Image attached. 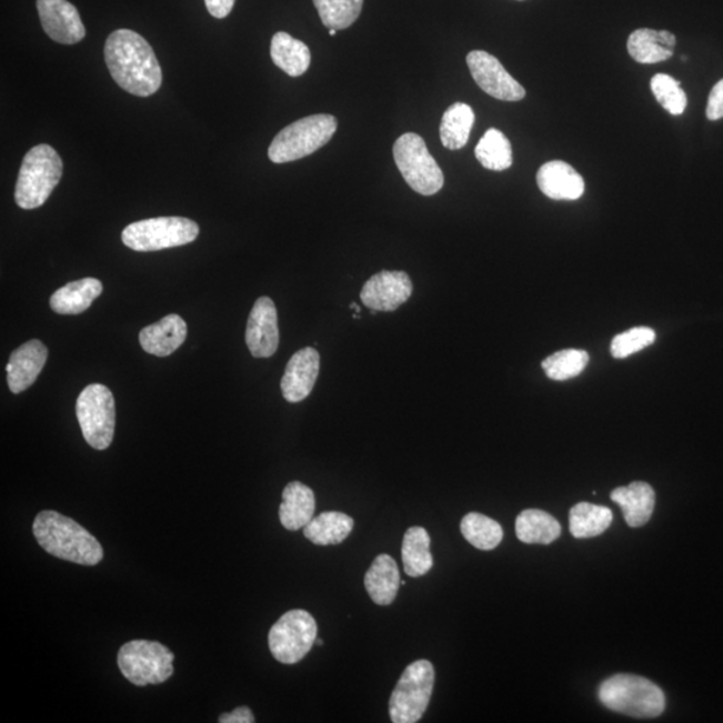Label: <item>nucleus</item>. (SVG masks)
<instances>
[{
  "label": "nucleus",
  "instance_id": "nucleus-31",
  "mask_svg": "<svg viewBox=\"0 0 723 723\" xmlns=\"http://www.w3.org/2000/svg\"><path fill=\"white\" fill-rule=\"evenodd\" d=\"M461 533L474 549L492 551L503 542V528L496 520L481 513H468L461 520Z\"/></svg>",
  "mask_w": 723,
  "mask_h": 723
},
{
  "label": "nucleus",
  "instance_id": "nucleus-17",
  "mask_svg": "<svg viewBox=\"0 0 723 723\" xmlns=\"http://www.w3.org/2000/svg\"><path fill=\"white\" fill-rule=\"evenodd\" d=\"M49 350L41 341L32 340L22 344L11 354L8 366V383L12 393L19 394L37 381L48 361Z\"/></svg>",
  "mask_w": 723,
  "mask_h": 723
},
{
  "label": "nucleus",
  "instance_id": "nucleus-42",
  "mask_svg": "<svg viewBox=\"0 0 723 723\" xmlns=\"http://www.w3.org/2000/svg\"><path fill=\"white\" fill-rule=\"evenodd\" d=\"M401 585H406V582H405V581H401Z\"/></svg>",
  "mask_w": 723,
  "mask_h": 723
},
{
  "label": "nucleus",
  "instance_id": "nucleus-29",
  "mask_svg": "<svg viewBox=\"0 0 723 723\" xmlns=\"http://www.w3.org/2000/svg\"><path fill=\"white\" fill-rule=\"evenodd\" d=\"M474 123L473 109L466 103L455 102L442 116L440 137L442 145L451 151L464 148Z\"/></svg>",
  "mask_w": 723,
  "mask_h": 723
},
{
  "label": "nucleus",
  "instance_id": "nucleus-16",
  "mask_svg": "<svg viewBox=\"0 0 723 723\" xmlns=\"http://www.w3.org/2000/svg\"><path fill=\"white\" fill-rule=\"evenodd\" d=\"M321 368V357L315 349L305 348L291 357L282 378V393L285 401L302 402L311 394Z\"/></svg>",
  "mask_w": 723,
  "mask_h": 723
},
{
  "label": "nucleus",
  "instance_id": "nucleus-14",
  "mask_svg": "<svg viewBox=\"0 0 723 723\" xmlns=\"http://www.w3.org/2000/svg\"><path fill=\"white\" fill-rule=\"evenodd\" d=\"M37 8L42 28L53 41L76 44L87 36L80 12L68 0H37Z\"/></svg>",
  "mask_w": 723,
  "mask_h": 723
},
{
  "label": "nucleus",
  "instance_id": "nucleus-10",
  "mask_svg": "<svg viewBox=\"0 0 723 723\" xmlns=\"http://www.w3.org/2000/svg\"><path fill=\"white\" fill-rule=\"evenodd\" d=\"M77 419L84 440L97 451L112 445L116 428V403L112 392L100 383L89 384L77 400Z\"/></svg>",
  "mask_w": 723,
  "mask_h": 723
},
{
  "label": "nucleus",
  "instance_id": "nucleus-35",
  "mask_svg": "<svg viewBox=\"0 0 723 723\" xmlns=\"http://www.w3.org/2000/svg\"><path fill=\"white\" fill-rule=\"evenodd\" d=\"M651 90L657 102L670 114L681 116L687 108V96L681 88L680 81L667 74H656L651 80Z\"/></svg>",
  "mask_w": 723,
  "mask_h": 723
},
{
  "label": "nucleus",
  "instance_id": "nucleus-19",
  "mask_svg": "<svg viewBox=\"0 0 723 723\" xmlns=\"http://www.w3.org/2000/svg\"><path fill=\"white\" fill-rule=\"evenodd\" d=\"M187 335L188 328L184 319L171 314L162 318L160 322L142 329L140 343L148 354L168 357L185 342Z\"/></svg>",
  "mask_w": 723,
  "mask_h": 723
},
{
  "label": "nucleus",
  "instance_id": "nucleus-21",
  "mask_svg": "<svg viewBox=\"0 0 723 723\" xmlns=\"http://www.w3.org/2000/svg\"><path fill=\"white\" fill-rule=\"evenodd\" d=\"M675 44L676 38L670 31L637 29L629 37L627 50L636 62L651 64L673 57Z\"/></svg>",
  "mask_w": 723,
  "mask_h": 723
},
{
  "label": "nucleus",
  "instance_id": "nucleus-34",
  "mask_svg": "<svg viewBox=\"0 0 723 723\" xmlns=\"http://www.w3.org/2000/svg\"><path fill=\"white\" fill-rule=\"evenodd\" d=\"M314 4L325 28L340 31L360 18L363 0H314Z\"/></svg>",
  "mask_w": 723,
  "mask_h": 723
},
{
  "label": "nucleus",
  "instance_id": "nucleus-23",
  "mask_svg": "<svg viewBox=\"0 0 723 723\" xmlns=\"http://www.w3.org/2000/svg\"><path fill=\"white\" fill-rule=\"evenodd\" d=\"M401 585L399 565L392 556H376L364 575V588L368 594L378 605H389L395 601Z\"/></svg>",
  "mask_w": 723,
  "mask_h": 723
},
{
  "label": "nucleus",
  "instance_id": "nucleus-11",
  "mask_svg": "<svg viewBox=\"0 0 723 723\" xmlns=\"http://www.w3.org/2000/svg\"><path fill=\"white\" fill-rule=\"evenodd\" d=\"M317 636L314 616L304 610H291L272 625L269 634L271 654L280 663L295 664L310 653Z\"/></svg>",
  "mask_w": 723,
  "mask_h": 723
},
{
  "label": "nucleus",
  "instance_id": "nucleus-25",
  "mask_svg": "<svg viewBox=\"0 0 723 723\" xmlns=\"http://www.w3.org/2000/svg\"><path fill=\"white\" fill-rule=\"evenodd\" d=\"M271 58L279 69L290 77H301L309 70L311 53L308 44L284 31L277 32L271 41Z\"/></svg>",
  "mask_w": 723,
  "mask_h": 723
},
{
  "label": "nucleus",
  "instance_id": "nucleus-24",
  "mask_svg": "<svg viewBox=\"0 0 723 723\" xmlns=\"http://www.w3.org/2000/svg\"><path fill=\"white\" fill-rule=\"evenodd\" d=\"M103 285L99 279L76 280L54 292L50 305L57 314L78 315L87 311L91 303L102 294Z\"/></svg>",
  "mask_w": 723,
  "mask_h": 723
},
{
  "label": "nucleus",
  "instance_id": "nucleus-20",
  "mask_svg": "<svg viewBox=\"0 0 723 723\" xmlns=\"http://www.w3.org/2000/svg\"><path fill=\"white\" fill-rule=\"evenodd\" d=\"M611 500L622 508L625 523L630 526H643L653 516L655 492L647 482L635 481L629 486L616 488Z\"/></svg>",
  "mask_w": 723,
  "mask_h": 723
},
{
  "label": "nucleus",
  "instance_id": "nucleus-5",
  "mask_svg": "<svg viewBox=\"0 0 723 723\" xmlns=\"http://www.w3.org/2000/svg\"><path fill=\"white\" fill-rule=\"evenodd\" d=\"M338 121L331 114H314L291 123L273 139L269 158L275 164L297 161L325 145L335 134Z\"/></svg>",
  "mask_w": 723,
  "mask_h": 723
},
{
  "label": "nucleus",
  "instance_id": "nucleus-27",
  "mask_svg": "<svg viewBox=\"0 0 723 723\" xmlns=\"http://www.w3.org/2000/svg\"><path fill=\"white\" fill-rule=\"evenodd\" d=\"M402 562L410 578H421L433 569L434 560L425 528H409L402 542Z\"/></svg>",
  "mask_w": 723,
  "mask_h": 723
},
{
  "label": "nucleus",
  "instance_id": "nucleus-2",
  "mask_svg": "<svg viewBox=\"0 0 723 723\" xmlns=\"http://www.w3.org/2000/svg\"><path fill=\"white\" fill-rule=\"evenodd\" d=\"M32 532L50 555L81 565H97L103 559L102 545L73 519L54 511L38 514Z\"/></svg>",
  "mask_w": 723,
  "mask_h": 723
},
{
  "label": "nucleus",
  "instance_id": "nucleus-40",
  "mask_svg": "<svg viewBox=\"0 0 723 723\" xmlns=\"http://www.w3.org/2000/svg\"><path fill=\"white\" fill-rule=\"evenodd\" d=\"M315 644H318L319 647L323 646V640H317Z\"/></svg>",
  "mask_w": 723,
  "mask_h": 723
},
{
  "label": "nucleus",
  "instance_id": "nucleus-41",
  "mask_svg": "<svg viewBox=\"0 0 723 723\" xmlns=\"http://www.w3.org/2000/svg\"><path fill=\"white\" fill-rule=\"evenodd\" d=\"M337 31H338V30H335V29H330V36H331V37H334V36L337 34Z\"/></svg>",
  "mask_w": 723,
  "mask_h": 723
},
{
  "label": "nucleus",
  "instance_id": "nucleus-4",
  "mask_svg": "<svg viewBox=\"0 0 723 723\" xmlns=\"http://www.w3.org/2000/svg\"><path fill=\"white\" fill-rule=\"evenodd\" d=\"M63 164L54 148L41 143L24 155L19 171L16 201L22 210L42 207L60 184Z\"/></svg>",
  "mask_w": 723,
  "mask_h": 723
},
{
  "label": "nucleus",
  "instance_id": "nucleus-30",
  "mask_svg": "<svg viewBox=\"0 0 723 723\" xmlns=\"http://www.w3.org/2000/svg\"><path fill=\"white\" fill-rule=\"evenodd\" d=\"M612 521L610 508L590 503H579L570 512V531L573 538L589 539L602 535Z\"/></svg>",
  "mask_w": 723,
  "mask_h": 723
},
{
  "label": "nucleus",
  "instance_id": "nucleus-33",
  "mask_svg": "<svg viewBox=\"0 0 723 723\" xmlns=\"http://www.w3.org/2000/svg\"><path fill=\"white\" fill-rule=\"evenodd\" d=\"M590 355L588 351L566 349L545 358L542 363L546 376L553 381H566L583 373L588 368Z\"/></svg>",
  "mask_w": 723,
  "mask_h": 723
},
{
  "label": "nucleus",
  "instance_id": "nucleus-26",
  "mask_svg": "<svg viewBox=\"0 0 723 723\" xmlns=\"http://www.w3.org/2000/svg\"><path fill=\"white\" fill-rule=\"evenodd\" d=\"M354 520L342 512H323L303 528L305 539L315 545H338L350 536Z\"/></svg>",
  "mask_w": 723,
  "mask_h": 723
},
{
  "label": "nucleus",
  "instance_id": "nucleus-39",
  "mask_svg": "<svg viewBox=\"0 0 723 723\" xmlns=\"http://www.w3.org/2000/svg\"><path fill=\"white\" fill-rule=\"evenodd\" d=\"M207 10L218 19H223L231 14L234 0H205Z\"/></svg>",
  "mask_w": 723,
  "mask_h": 723
},
{
  "label": "nucleus",
  "instance_id": "nucleus-12",
  "mask_svg": "<svg viewBox=\"0 0 723 723\" xmlns=\"http://www.w3.org/2000/svg\"><path fill=\"white\" fill-rule=\"evenodd\" d=\"M466 63L475 83L493 99L508 102L524 99L525 89L508 73L496 57L474 50L468 54Z\"/></svg>",
  "mask_w": 723,
  "mask_h": 723
},
{
  "label": "nucleus",
  "instance_id": "nucleus-18",
  "mask_svg": "<svg viewBox=\"0 0 723 723\" xmlns=\"http://www.w3.org/2000/svg\"><path fill=\"white\" fill-rule=\"evenodd\" d=\"M536 180L540 191L552 200H578L585 191L582 175L564 161L546 162Z\"/></svg>",
  "mask_w": 723,
  "mask_h": 723
},
{
  "label": "nucleus",
  "instance_id": "nucleus-1",
  "mask_svg": "<svg viewBox=\"0 0 723 723\" xmlns=\"http://www.w3.org/2000/svg\"><path fill=\"white\" fill-rule=\"evenodd\" d=\"M106 61L113 80L130 94L149 97L161 88L162 71L152 46L133 30L109 36Z\"/></svg>",
  "mask_w": 723,
  "mask_h": 723
},
{
  "label": "nucleus",
  "instance_id": "nucleus-3",
  "mask_svg": "<svg viewBox=\"0 0 723 723\" xmlns=\"http://www.w3.org/2000/svg\"><path fill=\"white\" fill-rule=\"evenodd\" d=\"M599 700L612 712L635 719H655L664 712L666 700L660 686L643 676L617 674L599 687Z\"/></svg>",
  "mask_w": 723,
  "mask_h": 723
},
{
  "label": "nucleus",
  "instance_id": "nucleus-7",
  "mask_svg": "<svg viewBox=\"0 0 723 723\" xmlns=\"http://www.w3.org/2000/svg\"><path fill=\"white\" fill-rule=\"evenodd\" d=\"M435 681L433 664L425 660L409 664L390 696V719L394 723H415L425 714Z\"/></svg>",
  "mask_w": 723,
  "mask_h": 723
},
{
  "label": "nucleus",
  "instance_id": "nucleus-6",
  "mask_svg": "<svg viewBox=\"0 0 723 723\" xmlns=\"http://www.w3.org/2000/svg\"><path fill=\"white\" fill-rule=\"evenodd\" d=\"M174 654L164 644L132 641L123 644L117 663L125 679L135 686L160 685L173 675Z\"/></svg>",
  "mask_w": 723,
  "mask_h": 723
},
{
  "label": "nucleus",
  "instance_id": "nucleus-15",
  "mask_svg": "<svg viewBox=\"0 0 723 723\" xmlns=\"http://www.w3.org/2000/svg\"><path fill=\"white\" fill-rule=\"evenodd\" d=\"M245 342L255 358H270L279 348L278 312L269 297L259 298L253 304L247 323Z\"/></svg>",
  "mask_w": 723,
  "mask_h": 723
},
{
  "label": "nucleus",
  "instance_id": "nucleus-37",
  "mask_svg": "<svg viewBox=\"0 0 723 723\" xmlns=\"http://www.w3.org/2000/svg\"><path fill=\"white\" fill-rule=\"evenodd\" d=\"M706 116L710 121L723 119V80L715 84L709 96Z\"/></svg>",
  "mask_w": 723,
  "mask_h": 723
},
{
  "label": "nucleus",
  "instance_id": "nucleus-32",
  "mask_svg": "<svg viewBox=\"0 0 723 723\" xmlns=\"http://www.w3.org/2000/svg\"><path fill=\"white\" fill-rule=\"evenodd\" d=\"M474 152L480 164L490 171H506L513 164L511 141L498 129L486 130Z\"/></svg>",
  "mask_w": 723,
  "mask_h": 723
},
{
  "label": "nucleus",
  "instance_id": "nucleus-13",
  "mask_svg": "<svg viewBox=\"0 0 723 723\" xmlns=\"http://www.w3.org/2000/svg\"><path fill=\"white\" fill-rule=\"evenodd\" d=\"M413 294V283L406 272L381 271L364 283L361 301L368 309L392 312Z\"/></svg>",
  "mask_w": 723,
  "mask_h": 723
},
{
  "label": "nucleus",
  "instance_id": "nucleus-28",
  "mask_svg": "<svg viewBox=\"0 0 723 723\" xmlns=\"http://www.w3.org/2000/svg\"><path fill=\"white\" fill-rule=\"evenodd\" d=\"M562 526L552 514L539 510H526L516 519V535L525 544H551L559 539Z\"/></svg>",
  "mask_w": 723,
  "mask_h": 723
},
{
  "label": "nucleus",
  "instance_id": "nucleus-9",
  "mask_svg": "<svg viewBox=\"0 0 723 723\" xmlns=\"http://www.w3.org/2000/svg\"><path fill=\"white\" fill-rule=\"evenodd\" d=\"M393 153L402 178L416 193L433 197L444 187V173L421 135L402 134L394 143Z\"/></svg>",
  "mask_w": 723,
  "mask_h": 723
},
{
  "label": "nucleus",
  "instance_id": "nucleus-8",
  "mask_svg": "<svg viewBox=\"0 0 723 723\" xmlns=\"http://www.w3.org/2000/svg\"><path fill=\"white\" fill-rule=\"evenodd\" d=\"M200 228L185 218H154L135 221L122 231L123 244L137 252L181 247L197 240Z\"/></svg>",
  "mask_w": 723,
  "mask_h": 723
},
{
  "label": "nucleus",
  "instance_id": "nucleus-36",
  "mask_svg": "<svg viewBox=\"0 0 723 723\" xmlns=\"http://www.w3.org/2000/svg\"><path fill=\"white\" fill-rule=\"evenodd\" d=\"M655 331L650 328H634L612 340L611 354L616 360H624L630 355L640 353V351L651 347L655 342Z\"/></svg>",
  "mask_w": 723,
  "mask_h": 723
},
{
  "label": "nucleus",
  "instance_id": "nucleus-22",
  "mask_svg": "<svg viewBox=\"0 0 723 723\" xmlns=\"http://www.w3.org/2000/svg\"><path fill=\"white\" fill-rule=\"evenodd\" d=\"M315 494L311 488L292 481L284 488L283 503L279 508L280 523L289 531H298L314 519Z\"/></svg>",
  "mask_w": 723,
  "mask_h": 723
},
{
  "label": "nucleus",
  "instance_id": "nucleus-38",
  "mask_svg": "<svg viewBox=\"0 0 723 723\" xmlns=\"http://www.w3.org/2000/svg\"><path fill=\"white\" fill-rule=\"evenodd\" d=\"M219 722L221 723H253L255 722V716L251 712L250 707L241 706L234 709L232 713L221 714Z\"/></svg>",
  "mask_w": 723,
  "mask_h": 723
}]
</instances>
